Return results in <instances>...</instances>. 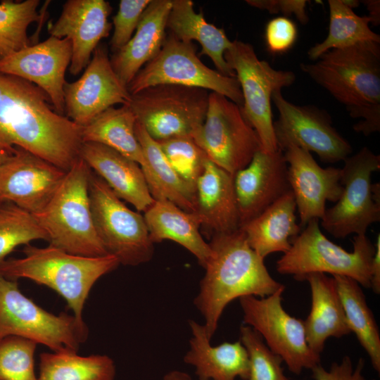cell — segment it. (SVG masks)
I'll list each match as a JSON object with an SVG mask.
<instances>
[{
    "instance_id": "f546056e",
    "label": "cell",
    "mask_w": 380,
    "mask_h": 380,
    "mask_svg": "<svg viewBox=\"0 0 380 380\" xmlns=\"http://www.w3.org/2000/svg\"><path fill=\"white\" fill-rule=\"evenodd\" d=\"M135 134L146 160L141 168L153 199H165L186 212L195 213V191L175 171L158 143L137 121Z\"/></svg>"
},
{
    "instance_id": "30bf717a",
    "label": "cell",
    "mask_w": 380,
    "mask_h": 380,
    "mask_svg": "<svg viewBox=\"0 0 380 380\" xmlns=\"http://www.w3.org/2000/svg\"><path fill=\"white\" fill-rule=\"evenodd\" d=\"M89 194L94 225L107 253L124 265L148 262L153 255V243L144 216L127 208L92 172Z\"/></svg>"
},
{
    "instance_id": "d4e9b609",
    "label": "cell",
    "mask_w": 380,
    "mask_h": 380,
    "mask_svg": "<svg viewBox=\"0 0 380 380\" xmlns=\"http://www.w3.org/2000/svg\"><path fill=\"white\" fill-rule=\"evenodd\" d=\"M191 338L184 362L195 369L199 380H247L249 357L239 341L210 344L203 324L189 320Z\"/></svg>"
},
{
    "instance_id": "5bb4252c",
    "label": "cell",
    "mask_w": 380,
    "mask_h": 380,
    "mask_svg": "<svg viewBox=\"0 0 380 380\" xmlns=\"http://www.w3.org/2000/svg\"><path fill=\"white\" fill-rule=\"evenodd\" d=\"M283 287L265 297L253 296L239 298L243 322L262 338L267 347L279 355L289 371L300 374L320 364L306 339L304 321L285 311L281 300Z\"/></svg>"
},
{
    "instance_id": "ffe728a7",
    "label": "cell",
    "mask_w": 380,
    "mask_h": 380,
    "mask_svg": "<svg viewBox=\"0 0 380 380\" xmlns=\"http://www.w3.org/2000/svg\"><path fill=\"white\" fill-rule=\"evenodd\" d=\"M288 179L300 215V227L312 219L322 220L326 202H336L342 193L341 170L322 168L310 153L295 146L284 151Z\"/></svg>"
},
{
    "instance_id": "277c9868",
    "label": "cell",
    "mask_w": 380,
    "mask_h": 380,
    "mask_svg": "<svg viewBox=\"0 0 380 380\" xmlns=\"http://www.w3.org/2000/svg\"><path fill=\"white\" fill-rule=\"evenodd\" d=\"M92 170L81 158L73 165L47 205L33 215L49 245L85 257L108 255L96 232L89 194Z\"/></svg>"
},
{
    "instance_id": "4fadbf2b",
    "label": "cell",
    "mask_w": 380,
    "mask_h": 380,
    "mask_svg": "<svg viewBox=\"0 0 380 380\" xmlns=\"http://www.w3.org/2000/svg\"><path fill=\"white\" fill-rule=\"evenodd\" d=\"M192 137L210 160L232 175L246 167L261 149L259 137L245 120L241 107L213 91L205 120Z\"/></svg>"
},
{
    "instance_id": "4dcf8cb0",
    "label": "cell",
    "mask_w": 380,
    "mask_h": 380,
    "mask_svg": "<svg viewBox=\"0 0 380 380\" xmlns=\"http://www.w3.org/2000/svg\"><path fill=\"white\" fill-rule=\"evenodd\" d=\"M136 122L129 105L111 107L82 127V141L105 145L143 167L146 160L135 134Z\"/></svg>"
},
{
    "instance_id": "ee69618b",
    "label": "cell",
    "mask_w": 380,
    "mask_h": 380,
    "mask_svg": "<svg viewBox=\"0 0 380 380\" xmlns=\"http://www.w3.org/2000/svg\"><path fill=\"white\" fill-rule=\"evenodd\" d=\"M350 115L363 120L354 125L353 128L357 132L368 136L380 130V104L361 106L348 108Z\"/></svg>"
},
{
    "instance_id": "f6af8a7d",
    "label": "cell",
    "mask_w": 380,
    "mask_h": 380,
    "mask_svg": "<svg viewBox=\"0 0 380 380\" xmlns=\"http://www.w3.org/2000/svg\"><path fill=\"white\" fill-rule=\"evenodd\" d=\"M375 252L370 268V288L375 293H380V234H378L375 243Z\"/></svg>"
},
{
    "instance_id": "9a60e30c",
    "label": "cell",
    "mask_w": 380,
    "mask_h": 380,
    "mask_svg": "<svg viewBox=\"0 0 380 380\" xmlns=\"http://www.w3.org/2000/svg\"><path fill=\"white\" fill-rule=\"evenodd\" d=\"M272 100L279 113L273 122L279 149L284 151L295 146L316 153L328 163L344 160L351 154L350 143L332 125L327 110L313 105L293 104L284 98L281 89L272 93Z\"/></svg>"
},
{
    "instance_id": "7a4b0ae2",
    "label": "cell",
    "mask_w": 380,
    "mask_h": 380,
    "mask_svg": "<svg viewBox=\"0 0 380 380\" xmlns=\"http://www.w3.org/2000/svg\"><path fill=\"white\" fill-rule=\"evenodd\" d=\"M209 244L211 253L194 304L211 340L230 302L249 296L265 297L285 286L270 274L264 259L250 247L240 229L214 234Z\"/></svg>"
},
{
    "instance_id": "7402d4cb",
    "label": "cell",
    "mask_w": 380,
    "mask_h": 380,
    "mask_svg": "<svg viewBox=\"0 0 380 380\" xmlns=\"http://www.w3.org/2000/svg\"><path fill=\"white\" fill-rule=\"evenodd\" d=\"M80 158L120 199L144 212L154 201L140 165L115 150L94 142H83Z\"/></svg>"
},
{
    "instance_id": "603a6c76",
    "label": "cell",
    "mask_w": 380,
    "mask_h": 380,
    "mask_svg": "<svg viewBox=\"0 0 380 380\" xmlns=\"http://www.w3.org/2000/svg\"><path fill=\"white\" fill-rule=\"evenodd\" d=\"M195 213L212 236L239 229L234 175L208 158L196 184Z\"/></svg>"
},
{
    "instance_id": "8992f818",
    "label": "cell",
    "mask_w": 380,
    "mask_h": 380,
    "mask_svg": "<svg viewBox=\"0 0 380 380\" xmlns=\"http://www.w3.org/2000/svg\"><path fill=\"white\" fill-rule=\"evenodd\" d=\"M300 67L346 109L380 104V43L331 49Z\"/></svg>"
},
{
    "instance_id": "836d02e7",
    "label": "cell",
    "mask_w": 380,
    "mask_h": 380,
    "mask_svg": "<svg viewBox=\"0 0 380 380\" xmlns=\"http://www.w3.org/2000/svg\"><path fill=\"white\" fill-rule=\"evenodd\" d=\"M329 27L326 39L312 46L308 55L317 61L327 51L350 46L364 42L380 43V35L372 31L367 15L359 16L341 0H329Z\"/></svg>"
},
{
    "instance_id": "ab89813d",
    "label": "cell",
    "mask_w": 380,
    "mask_h": 380,
    "mask_svg": "<svg viewBox=\"0 0 380 380\" xmlns=\"http://www.w3.org/2000/svg\"><path fill=\"white\" fill-rule=\"evenodd\" d=\"M152 0H121L117 13L113 18L114 27L110 41L111 51L115 53L122 48L132 38L143 13Z\"/></svg>"
},
{
    "instance_id": "44dd1931",
    "label": "cell",
    "mask_w": 380,
    "mask_h": 380,
    "mask_svg": "<svg viewBox=\"0 0 380 380\" xmlns=\"http://www.w3.org/2000/svg\"><path fill=\"white\" fill-rule=\"evenodd\" d=\"M111 11L110 3L105 0H68L57 20L49 26L51 36L68 38L71 42L69 71L72 75L86 68L101 39L109 35Z\"/></svg>"
},
{
    "instance_id": "f35d334b",
    "label": "cell",
    "mask_w": 380,
    "mask_h": 380,
    "mask_svg": "<svg viewBox=\"0 0 380 380\" xmlns=\"http://www.w3.org/2000/svg\"><path fill=\"white\" fill-rule=\"evenodd\" d=\"M240 342L249 357L247 380H289L284 374L281 357L265 344L261 336L247 325L240 329Z\"/></svg>"
},
{
    "instance_id": "52a82bcc",
    "label": "cell",
    "mask_w": 380,
    "mask_h": 380,
    "mask_svg": "<svg viewBox=\"0 0 380 380\" xmlns=\"http://www.w3.org/2000/svg\"><path fill=\"white\" fill-rule=\"evenodd\" d=\"M88 335L84 321L65 312H49L23 295L17 281L0 274V341L18 336L54 353H77Z\"/></svg>"
},
{
    "instance_id": "d6986e66",
    "label": "cell",
    "mask_w": 380,
    "mask_h": 380,
    "mask_svg": "<svg viewBox=\"0 0 380 380\" xmlns=\"http://www.w3.org/2000/svg\"><path fill=\"white\" fill-rule=\"evenodd\" d=\"M234 187L240 227L291 191L283 151H257L246 167L234 174Z\"/></svg>"
},
{
    "instance_id": "c3c4849f",
    "label": "cell",
    "mask_w": 380,
    "mask_h": 380,
    "mask_svg": "<svg viewBox=\"0 0 380 380\" xmlns=\"http://www.w3.org/2000/svg\"><path fill=\"white\" fill-rule=\"evenodd\" d=\"M13 148H7L0 146V165L11 153Z\"/></svg>"
},
{
    "instance_id": "8fae6325",
    "label": "cell",
    "mask_w": 380,
    "mask_h": 380,
    "mask_svg": "<svg viewBox=\"0 0 380 380\" xmlns=\"http://www.w3.org/2000/svg\"><path fill=\"white\" fill-rule=\"evenodd\" d=\"M158 84L201 88L223 95L241 107L243 103L236 77L210 68L199 59L192 42H184L170 33L158 53L139 70L127 89L134 95Z\"/></svg>"
},
{
    "instance_id": "7c38bea8",
    "label": "cell",
    "mask_w": 380,
    "mask_h": 380,
    "mask_svg": "<svg viewBox=\"0 0 380 380\" xmlns=\"http://www.w3.org/2000/svg\"><path fill=\"white\" fill-rule=\"evenodd\" d=\"M208 90L176 84H158L132 95L137 121L156 141L191 137L205 120Z\"/></svg>"
},
{
    "instance_id": "3957f363",
    "label": "cell",
    "mask_w": 380,
    "mask_h": 380,
    "mask_svg": "<svg viewBox=\"0 0 380 380\" xmlns=\"http://www.w3.org/2000/svg\"><path fill=\"white\" fill-rule=\"evenodd\" d=\"M23 253V258L1 262L0 274L14 281L28 279L53 289L65 300L80 322L84 321V305L94 284L120 265L111 255L85 257L51 245L39 248L27 244Z\"/></svg>"
},
{
    "instance_id": "7bdbcfd3",
    "label": "cell",
    "mask_w": 380,
    "mask_h": 380,
    "mask_svg": "<svg viewBox=\"0 0 380 380\" xmlns=\"http://www.w3.org/2000/svg\"><path fill=\"white\" fill-rule=\"evenodd\" d=\"M246 2L253 7L266 10L270 13H281L287 16L294 15L303 25L309 20L305 10L307 1L305 0H247Z\"/></svg>"
},
{
    "instance_id": "8d00e7d4",
    "label": "cell",
    "mask_w": 380,
    "mask_h": 380,
    "mask_svg": "<svg viewBox=\"0 0 380 380\" xmlns=\"http://www.w3.org/2000/svg\"><path fill=\"white\" fill-rule=\"evenodd\" d=\"M171 166L196 193V182L207 156L191 137H177L156 141Z\"/></svg>"
},
{
    "instance_id": "7dc6e473",
    "label": "cell",
    "mask_w": 380,
    "mask_h": 380,
    "mask_svg": "<svg viewBox=\"0 0 380 380\" xmlns=\"http://www.w3.org/2000/svg\"><path fill=\"white\" fill-rule=\"evenodd\" d=\"M163 380H191V378L184 372L173 370L167 372Z\"/></svg>"
},
{
    "instance_id": "bcb514c9",
    "label": "cell",
    "mask_w": 380,
    "mask_h": 380,
    "mask_svg": "<svg viewBox=\"0 0 380 380\" xmlns=\"http://www.w3.org/2000/svg\"><path fill=\"white\" fill-rule=\"evenodd\" d=\"M365 5L369 11L367 15L369 20V23L374 26H378L380 23V1L379 0H364L360 1Z\"/></svg>"
},
{
    "instance_id": "ac0fdd59",
    "label": "cell",
    "mask_w": 380,
    "mask_h": 380,
    "mask_svg": "<svg viewBox=\"0 0 380 380\" xmlns=\"http://www.w3.org/2000/svg\"><path fill=\"white\" fill-rule=\"evenodd\" d=\"M71 58L70 41L50 36L0 59V73L35 84L48 96L55 110L63 115L65 75Z\"/></svg>"
},
{
    "instance_id": "681fc988",
    "label": "cell",
    "mask_w": 380,
    "mask_h": 380,
    "mask_svg": "<svg viewBox=\"0 0 380 380\" xmlns=\"http://www.w3.org/2000/svg\"><path fill=\"white\" fill-rule=\"evenodd\" d=\"M341 2L351 9L358 7L360 4V1L357 0H341Z\"/></svg>"
},
{
    "instance_id": "74e56055",
    "label": "cell",
    "mask_w": 380,
    "mask_h": 380,
    "mask_svg": "<svg viewBox=\"0 0 380 380\" xmlns=\"http://www.w3.org/2000/svg\"><path fill=\"white\" fill-rule=\"evenodd\" d=\"M37 343L18 336L0 341V380H39L34 372Z\"/></svg>"
},
{
    "instance_id": "60d3db41",
    "label": "cell",
    "mask_w": 380,
    "mask_h": 380,
    "mask_svg": "<svg viewBox=\"0 0 380 380\" xmlns=\"http://www.w3.org/2000/svg\"><path fill=\"white\" fill-rule=\"evenodd\" d=\"M297 37V26L287 17L274 18L266 25L265 38L267 49L272 53L288 51L294 45Z\"/></svg>"
},
{
    "instance_id": "e0dca14e",
    "label": "cell",
    "mask_w": 380,
    "mask_h": 380,
    "mask_svg": "<svg viewBox=\"0 0 380 380\" xmlns=\"http://www.w3.org/2000/svg\"><path fill=\"white\" fill-rule=\"evenodd\" d=\"M67 172L18 147L0 165V203L35 215L50 202Z\"/></svg>"
},
{
    "instance_id": "5b68a950",
    "label": "cell",
    "mask_w": 380,
    "mask_h": 380,
    "mask_svg": "<svg viewBox=\"0 0 380 380\" xmlns=\"http://www.w3.org/2000/svg\"><path fill=\"white\" fill-rule=\"evenodd\" d=\"M348 252L328 239L320 231L319 220H310L277 261V271L303 281L310 274L344 276L370 288V268L375 246L366 234L355 235Z\"/></svg>"
},
{
    "instance_id": "2e32d148",
    "label": "cell",
    "mask_w": 380,
    "mask_h": 380,
    "mask_svg": "<svg viewBox=\"0 0 380 380\" xmlns=\"http://www.w3.org/2000/svg\"><path fill=\"white\" fill-rule=\"evenodd\" d=\"M132 95L115 72L106 46L99 44L81 77L64 86L67 117L82 127L115 104L129 105Z\"/></svg>"
},
{
    "instance_id": "b9f144b4",
    "label": "cell",
    "mask_w": 380,
    "mask_h": 380,
    "mask_svg": "<svg viewBox=\"0 0 380 380\" xmlns=\"http://www.w3.org/2000/svg\"><path fill=\"white\" fill-rule=\"evenodd\" d=\"M364 366V359H359L354 365L351 358L345 356L340 362L331 364L329 369L317 365L311 369L312 377L315 380H367L362 373Z\"/></svg>"
},
{
    "instance_id": "ba28073f",
    "label": "cell",
    "mask_w": 380,
    "mask_h": 380,
    "mask_svg": "<svg viewBox=\"0 0 380 380\" xmlns=\"http://www.w3.org/2000/svg\"><path fill=\"white\" fill-rule=\"evenodd\" d=\"M224 59L240 84L243 103L242 114L257 133L261 150L272 153L279 149L274 135L271 100L272 93L293 84L296 75L289 70H276L260 60L251 44L232 41Z\"/></svg>"
},
{
    "instance_id": "6da1fadb",
    "label": "cell",
    "mask_w": 380,
    "mask_h": 380,
    "mask_svg": "<svg viewBox=\"0 0 380 380\" xmlns=\"http://www.w3.org/2000/svg\"><path fill=\"white\" fill-rule=\"evenodd\" d=\"M82 127L20 77L0 73V146L18 147L68 172L80 158Z\"/></svg>"
},
{
    "instance_id": "f1b7e54d",
    "label": "cell",
    "mask_w": 380,
    "mask_h": 380,
    "mask_svg": "<svg viewBox=\"0 0 380 380\" xmlns=\"http://www.w3.org/2000/svg\"><path fill=\"white\" fill-rule=\"evenodd\" d=\"M167 29L178 39L187 43L195 40L201 46L198 56H208L221 74L236 77L224 59L232 41L224 30L208 23L203 13H196L191 0H172Z\"/></svg>"
},
{
    "instance_id": "9c48e42d",
    "label": "cell",
    "mask_w": 380,
    "mask_h": 380,
    "mask_svg": "<svg viewBox=\"0 0 380 380\" xmlns=\"http://www.w3.org/2000/svg\"><path fill=\"white\" fill-rule=\"evenodd\" d=\"M343 161L341 195L321 220L322 227L336 238L366 234L372 224L380 221V184L372 183V175L380 170V156L365 146Z\"/></svg>"
},
{
    "instance_id": "1f68e13d",
    "label": "cell",
    "mask_w": 380,
    "mask_h": 380,
    "mask_svg": "<svg viewBox=\"0 0 380 380\" xmlns=\"http://www.w3.org/2000/svg\"><path fill=\"white\" fill-rule=\"evenodd\" d=\"M349 329L367 352L373 368L380 372V335L360 285L344 276H332Z\"/></svg>"
},
{
    "instance_id": "83f0119b",
    "label": "cell",
    "mask_w": 380,
    "mask_h": 380,
    "mask_svg": "<svg viewBox=\"0 0 380 380\" xmlns=\"http://www.w3.org/2000/svg\"><path fill=\"white\" fill-rule=\"evenodd\" d=\"M296 204L292 191L281 197L254 219L239 227L250 247L262 258L287 252L299 234Z\"/></svg>"
},
{
    "instance_id": "e575fe53",
    "label": "cell",
    "mask_w": 380,
    "mask_h": 380,
    "mask_svg": "<svg viewBox=\"0 0 380 380\" xmlns=\"http://www.w3.org/2000/svg\"><path fill=\"white\" fill-rule=\"evenodd\" d=\"M39 0L0 3V59L31 45L27 36L30 24L40 18Z\"/></svg>"
},
{
    "instance_id": "d6a6232c",
    "label": "cell",
    "mask_w": 380,
    "mask_h": 380,
    "mask_svg": "<svg viewBox=\"0 0 380 380\" xmlns=\"http://www.w3.org/2000/svg\"><path fill=\"white\" fill-rule=\"evenodd\" d=\"M39 380H115L114 361L106 355L80 356L77 353H42Z\"/></svg>"
},
{
    "instance_id": "4316f807",
    "label": "cell",
    "mask_w": 380,
    "mask_h": 380,
    "mask_svg": "<svg viewBox=\"0 0 380 380\" xmlns=\"http://www.w3.org/2000/svg\"><path fill=\"white\" fill-rule=\"evenodd\" d=\"M144 218L153 243L164 240L175 241L191 253L204 267L211 249L200 233L201 222L197 214L161 199L154 200L144 211Z\"/></svg>"
},
{
    "instance_id": "cb8c5ba5",
    "label": "cell",
    "mask_w": 380,
    "mask_h": 380,
    "mask_svg": "<svg viewBox=\"0 0 380 380\" xmlns=\"http://www.w3.org/2000/svg\"><path fill=\"white\" fill-rule=\"evenodd\" d=\"M171 8L172 0H152L130 40L110 57L115 72L126 87L161 49Z\"/></svg>"
},
{
    "instance_id": "d590c367",
    "label": "cell",
    "mask_w": 380,
    "mask_h": 380,
    "mask_svg": "<svg viewBox=\"0 0 380 380\" xmlns=\"http://www.w3.org/2000/svg\"><path fill=\"white\" fill-rule=\"evenodd\" d=\"M49 240L34 216L11 203H0V263L20 245Z\"/></svg>"
},
{
    "instance_id": "484cf974",
    "label": "cell",
    "mask_w": 380,
    "mask_h": 380,
    "mask_svg": "<svg viewBox=\"0 0 380 380\" xmlns=\"http://www.w3.org/2000/svg\"><path fill=\"white\" fill-rule=\"evenodd\" d=\"M304 280L309 283L312 298L310 312L304 321L306 339L310 348L320 355L328 338H341L350 331L334 278L314 273Z\"/></svg>"
}]
</instances>
